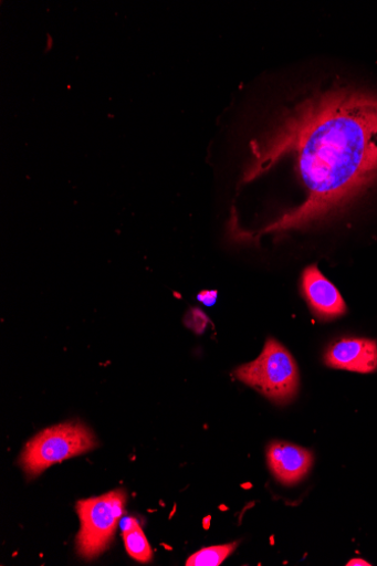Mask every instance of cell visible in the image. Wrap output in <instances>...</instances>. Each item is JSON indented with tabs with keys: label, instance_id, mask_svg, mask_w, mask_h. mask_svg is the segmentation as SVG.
<instances>
[{
	"label": "cell",
	"instance_id": "8",
	"mask_svg": "<svg viewBox=\"0 0 377 566\" xmlns=\"http://www.w3.org/2000/svg\"><path fill=\"white\" fill-rule=\"evenodd\" d=\"M237 546L238 543H233L202 548L188 558L187 565L219 566L234 552Z\"/></svg>",
	"mask_w": 377,
	"mask_h": 566
},
{
	"label": "cell",
	"instance_id": "11",
	"mask_svg": "<svg viewBox=\"0 0 377 566\" xmlns=\"http://www.w3.org/2000/svg\"><path fill=\"white\" fill-rule=\"evenodd\" d=\"M347 565H363V566H366V565H370V564L367 563L366 560L360 559V558H355V559L349 560Z\"/></svg>",
	"mask_w": 377,
	"mask_h": 566
},
{
	"label": "cell",
	"instance_id": "6",
	"mask_svg": "<svg viewBox=\"0 0 377 566\" xmlns=\"http://www.w3.org/2000/svg\"><path fill=\"white\" fill-rule=\"evenodd\" d=\"M329 368L368 375L377 371V343L367 338H344L325 355Z\"/></svg>",
	"mask_w": 377,
	"mask_h": 566
},
{
	"label": "cell",
	"instance_id": "4",
	"mask_svg": "<svg viewBox=\"0 0 377 566\" xmlns=\"http://www.w3.org/2000/svg\"><path fill=\"white\" fill-rule=\"evenodd\" d=\"M125 504L126 493L122 490L77 502L81 531L76 547L81 557L93 559L109 546L123 517Z\"/></svg>",
	"mask_w": 377,
	"mask_h": 566
},
{
	"label": "cell",
	"instance_id": "9",
	"mask_svg": "<svg viewBox=\"0 0 377 566\" xmlns=\"http://www.w3.org/2000/svg\"><path fill=\"white\" fill-rule=\"evenodd\" d=\"M124 542L127 553L134 559L140 563H147L151 559L150 545L138 523L132 530L124 532Z\"/></svg>",
	"mask_w": 377,
	"mask_h": 566
},
{
	"label": "cell",
	"instance_id": "3",
	"mask_svg": "<svg viewBox=\"0 0 377 566\" xmlns=\"http://www.w3.org/2000/svg\"><path fill=\"white\" fill-rule=\"evenodd\" d=\"M92 431L80 422L49 428L25 447L20 465L28 476L35 478L57 462L86 453L96 447Z\"/></svg>",
	"mask_w": 377,
	"mask_h": 566
},
{
	"label": "cell",
	"instance_id": "7",
	"mask_svg": "<svg viewBox=\"0 0 377 566\" xmlns=\"http://www.w3.org/2000/svg\"><path fill=\"white\" fill-rule=\"evenodd\" d=\"M268 464L284 485L301 482L313 465V454L299 446L274 442L268 448Z\"/></svg>",
	"mask_w": 377,
	"mask_h": 566
},
{
	"label": "cell",
	"instance_id": "1",
	"mask_svg": "<svg viewBox=\"0 0 377 566\" xmlns=\"http://www.w3.org/2000/svg\"><path fill=\"white\" fill-rule=\"evenodd\" d=\"M284 165L291 167L302 199L241 241L322 223L377 180V96L331 88L294 102L250 140L240 185Z\"/></svg>",
	"mask_w": 377,
	"mask_h": 566
},
{
	"label": "cell",
	"instance_id": "5",
	"mask_svg": "<svg viewBox=\"0 0 377 566\" xmlns=\"http://www.w3.org/2000/svg\"><path fill=\"white\" fill-rule=\"evenodd\" d=\"M302 289L305 300L318 319L334 321L346 314L347 306L341 292L316 266H310L304 271Z\"/></svg>",
	"mask_w": 377,
	"mask_h": 566
},
{
	"label": "cell",
	"instance_id": "2",
	"mask_svg": "<svg viewBox=\"0 0 377 566\" xmlns=\"http://www.w3.org/2000/svg\"><path fill=\"white\" fill-rule=\"evenodd\" d=\"M234 376L277 403L292 401L300 386L295 359L274 338H269L259 357L253 363L238 368Z\"/></svg>",
	"mask_w": 377,
	"mask_h": 566
},
{
	"label": "cell",
	"instance_id": "10",
	"mask_svg": "<svg viewBox=\"0 0 377 566\" xmlns=\"http://www.w3.org/2000/svg\"><path fill=\"white\" fill-rule=\"evenodd\" d=\"M217 292H202L198 298L207 305H212L217 301Z\"/></svg>",
	"mask_w": 377,
	"mask_h": 566
}]
</instances>
